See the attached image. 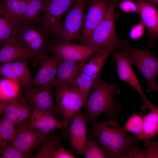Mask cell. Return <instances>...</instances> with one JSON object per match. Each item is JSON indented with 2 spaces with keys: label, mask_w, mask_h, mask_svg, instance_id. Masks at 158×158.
<instances>
[{
  "label": "cell",
  "mask_w": 158,
  "mask_h": 158,
  "mask_svg": "<svg viewBox=\"0 0 158 158\" xmlns=\"http://www.w3.org/2000/svg\"><path fill=\"white\" fill-rule=\"evenodd\" d=\"M109 0H89V8L85 18L81 40L84 44L90 38L96 28L105 16Z\"/></svg>",
  "instance_id": "14"
},
{
  "label": "cell",
  "mask_w": 158,
  "mask_h": 158,
  "mask_svg": "<svg viewBox=\"0 0 158 158\" xmlns=\"http://www.w3.org/2000/svg\"><path fill=\"white\" fill-rule=\"evenodd\" d=\"M124 40L105 46L94 54L90 60L85 64L80 73L71 85L82 93L87 102L90 91L106 59L112 52L124 44Z\"/></svg>",
  "instance_id": "3"
},
{
  "label": "cell",
  "mask_w": 158,
  "mask_h": 158,
  "mask_svg": "<svg viewBox=\"0 0 158 158\" xmlns=\"http://www.w3.org/2000/svg\"><path fill=\"white\" fill-rule=\"evenodd\" d=\"M92 88L91 94L86 104L87 122L97 120L104 113L109 118L117 117L121 107L115 99V95L120 93L118 86L115 84L105 83L99 76Z\"/></svg>",
  "instance_id": "2"
},
{
  "label": "cell",
  "mask_w": 158,
  "mask_h": 158,
  "mask_svg": "<svg viewBox=\"0 0 158 158\" xmlns=\"http://www.w3.org/2000/svg\"><path fill=\"white\" fill-rule=\"evenodd\" d=\"M75 156L61 146L55 154L54 158H74Z\"/></svg>",
  "instance_id": "37"
},
{
  "label": "cell",
  "mask_w": 158,
  "mask_h": 158,
  "mask_svg": "<svg viewBox=\"0 0 158 158\" xmlns=\"http://www.w3.org/2000/svg\"><path fill=\"white\" fill-rule=\"evenodd\" d=\"M25 6V0H3L0 9L5 11L22 21Z\"/></svg>",
  "instance_id": "28"
},
{
  "label": "cell",
  "mask_w": 158,
  "mask_h": 158,
  "mask_svg": "<svg viewBox=\"0 0 158 158\" xmlns=\"http://www.w3.org/2000/svg\"><path fill=\"white\" fill-rule=\"evenodd\" d=\"M76 0H44L43 14L37 23L51 33L59 23L64 13Z\"/></svg>",
  "instance_id": "13"
},
{
  "label": "cell",
  "mask_w": 158,
  "mask_h": 158,
  "mask_svg": "<svg viewBox=\"0 0 158 158\" xmlns=\"http://www.w3.org/2000/svg\"><path fill=\"white\" fill-rule=\"evenodd\" d=\"M155 145L158 146V141L156 142L150 141L148 145Z\"/></svg>",
  "instance_id": "39"
},
{
  "label": "cell",
  "mask_w": 158,
  "mask_h": 158,
  "mask_svg": "<svg viewBox=\"0 0 158 158\" xmlns=\"http://www.w3.org/2000/svg\"><path fill=\"white\" fill-rule=\"evenodd\" d=\"M85 64L84 63L62 59L57 68L55 87L60 84L71 85Z\"/></svg>",
  "instance_id": "21"
},
{
  "label": "cell",
  "mask_w": 158,
  "mask_h": 158,
  "mask_svg": "<svg viewBox=\"0 0 158 158\" xmlns=\"http://www.w3.org/2000/svg\"><path fill=\"white\" fill-rule=\"evenodd\" d=\"M21 21L0 9V46L16 40L21 27Z\"/></svg>",
  "instance_id": "20"
},
{
  "label": "cell",
  "mask_w": 158,
  "mask_h": 158,
  "mask_svg": "<svg viewBox=\"0 0 158 158\" xmlns=\"http://www.w3.org/2000/svg\"><path fill=\"white\" fill-rule=\"evenodd\" d=\"M143 118L142 140L147 147L151 139L158 134V109L154 106Z\"/></svg>",
  "instance_id": "24"
},
{
  "label": "cell",
  "mask_w": 158,
  "mask_h": 158,
  "mask_svg": "<svg viewBox=\"0 0 158 158\" xmlns=\"http://www.w3.org/2000/svg\"><path fill=\"white\" fill-rule=\"evenodd\" d=\"M143 118L139 115L133 114L128 119L123 128L125 131L135 134L139 140H142Z\"/></svg>",
  "instance_id": "29"
},
{
  "label": "cell",
  "mask_w": 158,
  "mask_h": 158,
  "mask_svg": "<svg viewBox=\"0 0 158 158\" xmlns=\"http://www.w3.org/2000/svg\"><path fill=\"white\" fill-rule=\"evenodd\" d=\"M86 114L81 111L76 114L70 123L68 131L73 148L79 154L83 155L86 147L87 135Z\"/></svg>",
  "instance_id": "17"
},
{
  "label": "cell",
  "mask_w": 158,
  "mask_h": 158,
  "mask_svg": "<svg viewBox=\"0 0 158 158\" xmlns=\"http://www.w3.org/2000/svg\"><path fill=\"white\" fill-rule=\"evenodd\" d=\"M145 28L142 23H138L135 25L130 32L129 35L130 38L133 40L139 39L143 34Z\"/></svg>",
  "instance_id": "36"
},
{
  "label": "cell",
  "mask_w": 158,
  "mask_h": 158,
  "mask_svg": "<svg viewBox=\"0 0 158 158\" xmlns=\"http://www.w3.org/2000/svg\"><path fill=\"white\" fill-rule=\"evenodd\" d=\"M25 10L22 21L30 23H36L41 13L44 11V0H25Z\"/></svg>",
  "instance_id": "26"
},
{
  "label": "cell",
  "mask_w": 158,
  "mask_h": 158,
  "mask_svg": "<svg viewBox=\"0 0 158 158\" xmlns=\"http://www.w3.org/2000/svg\"><path fill=\"white\" fill-rule=\"evenodd\" d=\"M61 60L62 59L55 54L53 56L48 55L43 58L40 61L39 68L33 78L32 86L55 83L57 68Z\"/></svg>",
  "instance_id": "18"
},
{
  "label": "cell",
  "mask_w": 158,
  "mask_h": 158,
  "mask_svg": "<svg viewBox=\"0 0 158 158\" xmlns=\"http://www.w3.org/2000/svg\"><path fill=\"white\" fill-rule=\"evenodd\" d=\"M21 24L16 40L30 52L34 64L36 65L48 55L50 51L49 36L51 32L37 23L21 21Z\"/></svg>",
  "instance_id": "4"
},
{
  "label": "cell",
  "mask_w": 158,
  "mask_h": 158,
  "mask_svg": "<svg viewBox=\"0 0 158 158\" xmlns=\"http://www.w3.org/2000/svg\"><path fill=\"white\" fill-rule=\"evenodd\" d=\"M113 60L116 64V70L119 78L137 91L144 102L143 108L149 109L153 104L144 92L132 68V62L127 54L123 49L119 48L114 52Z\"/></svg>",
  "instance_id": "10"
},
{
  "label": "cell",
  "mask_w": 158,
  "mask_h": 158,
  "mask_svg": "<svg viewBox=\"0 0 158 158\" xmlns=\"http://www.w3.org/2000/svg\"><path fill=\"white\" fill-rule=\"evenodd\" d=\"M83 155L86 158H107L97 141L89 135H88Z\"/></svg>",
  "instance_id": "30"
},
{
  "label": "cell",
  "mask_w": 158,
  "mask_h": 158,
  "mask_svg": "<svg viewBox=\"0 0 158 158\" xmlns=\"http://www.w3.org/2000/svg\"><path fill=\"white\" fill-rule=\"evenodd\" d=\"M102 47L98 46L58 42L54 45L50 44L49 50L62 59L85 63L89 58Z\"/></svg>",
  "instance_id": "12"
},
{
  "label": "cell",
  "mask_w": 158,
  "mask_h": 158,
  "mask_svg": "<svg viewBox=\"0 0 158 158\" xmlns=\"http://www.w3.org/2000/svg\"><path fill=\"white\" fill-rule=\"evenodd\" d=\"M27 60H20L1 63L0 75L11 79L23 88L32 86L33 78Z\"/></svg>",
  "instance_id": "15"
},
{
  "label": "cell",
  "mask_w": 158,
  "mask_h": 158,
  "mask_svg": "<svg viewBox=\"0 0 158 158\" xmlns=\"http://www.w3.org/2000/svg\"><path fill=\"white\" fill-rule=\"evenodd\" d=\"M0 151V158H26L31 157L30 155L23 152L11 143Z\"/></svg>",
  "instance_id": "32"
},
{
  "label": "cell",
  "mask_w": 158,
  "mask_h": 158,
  "mask_svg": "<svg viewBox=\"0 0 158 158\" xmlns=\"http://www.w3.org/2000/svg\"><path fill=\"white\" fill-rule=\"evenodd\" d=\"M55 87L56 111L68 125L75 115L86 104L87 101L75 87L66 84L59 85Z\"/></svg>",
  "instance_id": "5"
},
{
  "label": "cell",
  "mask_w": 158,
  "mask_h": 158,
  "mask_svg": "<svg viewBox=\"0 0 158 158\" xmlns=\"http://www.w3.org/2000/svg\"><path fill=\"white\" fill-rule=\"evenodd\" d=\"M21 86L15 81L4 77L0 80V101L8 102L22 93Z\"/></svg>",
  "instance_id": "25"
},
{
  "label": "cell",
  "mask_w": 158,
  "mask_h": 158,
  "mask_svg": "<svg viewBox=\"0 0 158 158\" xmlns=\"http://www.w3.org/2000/svg\"><path fill=\"white\" fill-rule=\"evenodd\" d=\"M4 115L15 126L18 124L16 98L7 102Z\"/></svg>",
  "instance_id": "33"
},
{
  "label": "cell",
  "mask_w": 158,
  "mask_h": 158,
  "mask_svg": "<svg viewBox=\"0 0 158 158\" xmlns=\"http://www.w3.org/2000/svg\"><path fill=\"white\" fill-rule=\"evenodd\" d=\"M49 112L42 111H32L29 122L33 127L40 131L48 133L56 129L68 131L69 127L63 120L58 121Z\"/></svg>",
  "instance_id": "19"
},
{
  "label": "cell",
  "mask_w": 158,
  "mask_h": 158,
  "mask_svg": "<svg viewBox=\"0 0 158 158\" xmlns=\"http://www.w3.org/2000/svg\"><path fill=\"white\" fill-rule=\"evenodd\" d=\"M68 135V131L65 130H63L61 133L58 135L49 132L41 143L37 153L31 157L54 158L55 154L61 146V142L62 140Z\"/></svg>",
  "instance_id": "23"
},
{
  "label": "cell",
  "mask_w": 158,
  "mask_h": 158,
  "mask_svg": "<svg viewBox=\"0 0 158 158\" xmlns=\"http://www.w3.org/2000/svg\"><path fill=\"white\" fill-rule=\"evenodd\" d=\"M142 23L147 29L150 37L148 43L151 47L158 39V10L147 0H135Z\"/></svg>",
  "instance_id": "16"
},
{
  "label": "cell",
  "mask_w": 158,
  "mask_h": 158,
  "mask_svg": "<svg viewBox=\"0 0 158 158\" xmlns=\"http://www.w3.org/2000/svg\"><path fill=\"white\" fill-rule=\"evenodd\" d=\"M120 0H109L105 16L94 30L89 40L84 44L103 47L122 40L117 36L115 27V10Z\"/></svg>",
  "instance_id": "8"
},
{
  "label": "cell",
  "mask_w": 158,
  "mask_h": 158,
  "mask_svg": "<svg viewBox=\"0 0 158 158\" xmlns=\"http://www.w3.org/2000/svg\"><path fill=\"white\" fill-rule=\"evenodd\" d=\"M157 75L158 76V75Z\"/></svg>",
  "instance_id": "40"
},
{
  "label": "cell",
  "mask_w": 158,
  "mask_h": 158,
  "mask_svg": "<svg viewBox=\"0 0 158 158\" xmlns=\"http://www.w3.org/2000/svg\"><path fill=\"white\" fill-rule=\"evenodd\" d=\"M147 148L142 150L140 148L136 154L137 158H158V146L149 145Z\"/></svg>",
  "instance_id": "34"
},
{
  "label": "cell",
  "mask_w": 158,
  "mask_h": 158,
  "mask_svg": "<svg viewBox=\"0 0 158 158\" xmlns=\"http://www.w3.org/2000/svg\"><path fill=\"white\" fill-rule=\"evenodd\" d=\"M132 62L145 77L149 88L147 92L158 91L156 78L158 74V58L148 49H141L129 46L128 43L122 48Z\"/></svg>",
  "instance_id": "7"
},
{
  "label": "cell",
  "mask_w": 158,
  "mask_h": 158,
  "mask_svg": "<svg viewBox=\"0 0 158 158\" xmlns=\"http://www.w3.org/2000/svg\"><path fill=\"white\" fill-rule=\"evenodd\" d=\"M14 125L4 115L0 122V150L11 143L14 139L16 129Z\"/></svg>",
  "instance_id": "27"
},
{
  "label": "cell",
  "mask_w": 158,
  "mask_h": 158,
  "mask_svg": "<svg viewBox=\"0 0 158 158\" xmlns=\"http://www.w3.org/2000/svg\"><path fill=\"white\" fill-rule=\"evenodd\" d=\"M16 100L17 122L18 124L25 121L29 117L32 110L22 93L16 98Z\"/></svg>",
  "instance_id": "31"
},
{
  "label": "cell",
  "mask_w": 158,
  "mask_h": 158,
  "mask_svg": "<svg viewBox=\"0 0 158 158\" xmlns=\"http://www.w3.org/2000/svg\"><path fill=\"white\" fill-rule=\"evenodd\" d=\"M89 0H76L65 19L51 32L58 42L71 43L78 38L83 28L84 9Z\"/></svg>",
  "instance_id": "6"
},
{
  "label": "cell",
  "mask_w": 158,
  "mask_h": 158,
  "mask_svg": "<svg viewBox=\"0 0 158 158\" xmlns=\"http://www.w3.org/2000/svg\"><path fill=\"white\" fill-rule=\"evenodd\" d=\"M119 7L121 10L126 13H138L136 3L131 0H123L120 2Z\"/></svg>",
  "instance_id": "35"
},
{
  "label": "cell",
  "mask_w": 158,
  "mask_h": 158,
  "mask_svg": "<svg viewBox=\"0 0 158 158\" xmlns=\"http://www.w3.org/2000/svg\"><path fill=\"white\" fill-rule=\"evenodd\" d=\"M16 125V134L11 143L23 152L29 155L41 144L49 133L42 132L33 127L29 121Z\"/></svg>",
  "instance_id": "11"
},
{
  "label": "cell",
  "mask_w": 158,
  "mask_h": 158,
  "mask_svg": "<svg viewBox=\"0 0 158 158\" xmlns=\"http://www.w3.org/2000/svg\"><path fill=\"white\" fill-rule=\"evenodd\" d=\"M158 7V0H147Z\"/></svg>",
  "instance_id": "38"
},
{
  "label": "cell",
  "mask_w": 158,
  "mask_h": 158,
  "mask_svg": "<svg viewBox=\"0 0 158 158\" xmlns=\"http://www.w3.org/2000/svg\"><path fill=\"white\" fill-rule=\"evenodd\" d=\"M55 86V83H53L23 88L22 94L30 106L32 112L46 111L56 119L62 120L56 111L52 97L51 91Z\"/></svg>",
  "instance_id": "9"
},
{
  "label": "cell",
  "mask_w": 158,
  "mask_h": 158,
  "mask_svg": "<svg viewBox=\"0 0 158 158\" xmlns=\"http://www.w3.org/2000/svg\"><path fill=\"white\" fill-rule=\"evenodd\" d=\"M90 122L89 135L97 142L107 158H124L139 146V140L128 135L119 123L117 117Z\"/></svg>",
  "instance_id": "1"
},
{
  "label": "cell",
  "mask_w": 158,
  "mask_h": 158,
  "mask_svg": "<svg viewBox=\"0 0 158 158\" xmlns=\"http://www.w3.org/2000/svg\"><path fill=\"white\" fill-rule=\"evenodd\" d=\"M0 48L1 63L20 60H33L30 52L16 40L7 43Z\"/></svg>",
  "instance_id": "22"
}]
</instances>
